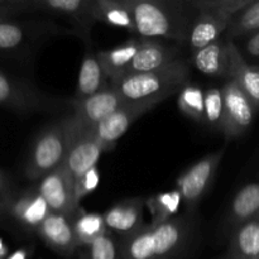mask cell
I'll return each mask as SVG.
<instances>
[{
	"label": "cell",
	"mask_w": 259,
	"mask_h": 259,
	"mask_svg": "<svg viewBox=\"0 0 259 259\" xmlns=\"http://www.w3.org/2000/svg\"><path fill=\"white\" fill-rule=\"evenodd\" d=\"M189 237L184 218H174L158 225H144L121 243L123 259H174L181 253Z\"/></svg>",
	"instance_id": "6da1fadb"
},
{
	"label": "cell",
	"mask_w": 259,
	"mask_h": 259,
	"mask_svg": "<svg viewBox=\"0 0 259 259\" xmlns=\"http://www.w3.org/2000/svg\"><path fill=\"white\" fill-rule=\"evenodd\" d=\"M136 24V33L144 37L166 38L177 42L189 39L191 23L181 3L163 0H125Z\"/></svg>",
	"instance_id": "7a4b0ae2"
},
{
	"label": "cell",
	"mask_w": 259,
	"mask_h": 259,
	"mask_svg": "<svg viewBox=\"0 0 259 259\" xmlns=\"http://www.w3.org/2000/svg\"><path fill=\"white\" fill-rule=\"evenodd\" d=\"M190 67L184 60H177L162 70L132 73L113 83L125 103H161L172 94L179 93L189 83Z\"/></svg>",
	"instance_id": "3957f363"
},
{
	"label": "cell",
	"mask_w": 259,
	"mask_h": 259,
	"mask_svg": "<svg viewBox=\"0 0 259 259\" xmlns=\"http://www.w3.org/2000/svg\"><path fill=\"white\" fill-rule=\"evenodd\" d=\"M78 129L80 123L71 114L40 132L30 151L27 176L32 180L42 179L62 166Z\"/></svg>",
	"instance_id": "277c9868"
},
{
	"label": "cell",
	"mask_w": 259,
	"mask_h": 259,
	"mask_svg": "<svg viewBox=\"0 0 259 259\" xmlns=\"http://www.w3.org/2000/svg\"><path fill=\"white\" fill-rule=\"evenodd\" d=\"M223 154L224 151L207 154L179 176L176 181V189L179 190L182 201L189 209L196 206L211 187L218 166L222 162Z\"/></svg>",
	"instance_id": "5b68a950"
},
{
	"label": "cell",
	"mask_w": 259,
	"mask_h": 259,
	"mask_svg": "<svg viewBox=\"0 0 259 259\" xmlns=\"http://www.w3.org/2000/svg\"><path fill=\"white\" fill-rule=\"evenodd\" d=\"M224 101V124L223 133L227 138L242 136L254 120L257 109L242 89L232 80L222 88Z\"/></svg>",
	"instance_id": "8992f818"
},
{
	"label": "cell",
	"mask_w": 259,
	"mask_h": 259,
	"mask_svg": "<svg viewBox=\"0 0 259 259\" xmlns=\"http://www.w3.org/2000/svg\"><path fill=\"white\" fill-rule=\"evenodd\" d=\"M38 192L47 202L51 212L72 217L80 209L76 202L75 184L65 164L40 179Z\"/></svg>",
	"instance_id": "52a82bcc"
},
{
	"label": "cell",
	"mask_w": 259,
	"mask_h": 259,
	"mask_svg": "<svg viewBox=\"0 0 259 259\" xmlns=\"http://www.w3.org/2000/svg\"><path fill=\"white\" fill-rule=\"evenodd\" d=\"M157 101L147 103H125L120 109L104 119L94 128V133L105 152L111 151L118 139L126 133L132 124L157 105Z\"/></svg>",
	"instance_id": "ba28073f"
},
{
	"label": "cell",
	"mask_w": 259,
	"mask_h": 259,
	"mask_svg": "<svg viewBox=\"0 0 259 259\" xmlns=\"http://www.w3.org/2000/svg\"><path fill=\"white\" fill-rule=\"evenodd\" d=\"M125 104L115 89L106 88L82 100L71 101L72 114L86 129H94L99 123Z\"/></svg>",
	"instance_id": "9c48e42d"
},
{
	"label": "cell",
	"mask_w": 259,
	"mask_h": 259,
	"mask_svg": "<svg viewBox=\"0 0 259 259\" xmlns=\"http://www.w3.org/2000/svg\"><path fill=\"white\" fill-rule=\"evenodd\" d=\"M104 152L105 149L95 137L94 129H86L80 124L78 133L76 134L63 163L70 172L73 184H76L90 169L96 167Z\"/></svg>",
	"instance_id": "30bf717a"
},
{
	"label": "cell",
	"mask_w": 259,
	"mask_h": 259,
	"mask_svg": "<svg viewBox=\"0 0 259 259\" xmlns=\"http://www.w3.org/2000/svg\"><path fill=\"white\" fill-rule=\"evenodd\" d=\"M0 105L18 110H58L62 103L47 98L39 91L12 81L0 72Z\"/></svg>",
	"instance_id": "8fae6325"
},
{
	"label": "cell",
	"mask_w": 259,
	"mask_h": 259,
	"mask_svg": "<svg viewBox=\"0 0 259 259\" xmlns=\"http://www.w3.org/2000/svg\"><path fill=\"white\" fill-rule=\"evenodd\" d=\"M72 217L51 212L37 229L39 237L51 249L66 257L72 255L78 248Z\"/></svg>",
	"instance_id": "7c38bea8"
},
{
	"label": "cell",
	"mask_w": 259,
	"mask_h": 259,
	"mask_svg": "<svg viewBox=\"0 0 259 259\" xmlns=\"http://www.w3.org/2000/svg\"><path fill=\"white\" fill-rule=\"evenodd\" d=\"M143 199H129L118 202L103 214L108 230L123 234L124 238L134 234L144 227Z\"/></svg>",
	"instance_id": "4fadbf2b"
},
{
	"label": "cell",
	"mask_w": 259,
	"mask_h": 259,
	"mask_svg": "<svg viewBox=\"0 0 259 259\" xmlns=\"http://www.w3.org/2000/svg\"><path fill=\"white\" fill-rule=\"evenodd\" d=\"M229 53V80L234 81L249 98L255 109H259V67L244 60L239 48L232 39H228Z\"/></svg>",
	"instance_id": "5bb4252c"
},
{
	"label": "cell",
	"mask_w": 259,
	"mask_h": 259,
	"mask_svg": "<svg viewBox=\"0 0 259 259\" xmlns=\"http://www.w3.org/2000/svg\"><path fill=\"white\" fill-rule=\"evenodd\" d=\"M176 56L177 51L175 48L168 47L157 40L143 39L141 48L126 70L125 76L132 73L153 72V71L162 70L177 61Z\"/></svg>",
	"instance_id": "9a60e30c"
},
{
	"label": "cell",
	"mask_w": 259,
	"mask_h": 259,
	"mask_svg": "<svg viewBox=\"0 0 259 259\" xmlns=\"http://www.w3.org/2000/svg\"><path fill=\"white\" fill-rule=\"evenodd\" d=\"M230 18L214 13H199L191 23L189 34L190 47L194 52L217 42L222 38L223 33L227 32Z\"/></svg>",
	"instance_id": "2e32d148"
},
{
	"label": "cell",
	"mask_w": 259,
	"mask_h": 259,
	"mask_svg": "<svg viewBox=\"0 0 259 259\" xmlns=\"http://www.w3.org/2000/svg\"><path fill=\"white\" fill-rule=\"evenodd\" d=\"M142 43L143 39H129L118 47L99 51L96 53L106 77L110 78L113 83L125 76L126 70L131 66L133 58L136 57Z\"/></svg>",
	"instance_id": "e0dca14e"
},
{
	"label": "cell",
	"mask_w": 259,
	"mask_h": 259,
	"mask_svg": "<svg viewBox=\"0 0 259 259\" xmlns=\"http://www.w3.org/2000/svg\"><path fill=\"white\" fill-rule=\"evenodd\" d=\"M30 5L40 12L70 18L86 33H89L91 25L95 22L91 10L93 0H42L32 3Z\"/></svg>",
	"instance_id": "ac0fdd59"
},
{
	"label": "cell",
	"mask_w": 259,
	"mask_h": 259,
	"mask_svg": "<svg viewBox=\"0 0 259 259\" xmlns=\"http://www.w3.org/2000/svg\"><path fill=\"white\" fill-rule=\"evenodd\" d=\"M228 38H220L217 42L192 53V63L201 73L215 77H229V53Z\"/></svg>",
	"instance_id": "d6986e66"
},
{
	"label": "cell",
	"mask_w": 259,
	"mask_h": 259,
	"mask_svg": "<svg viewBox=\"0 0 259 259\" xmlns=\"http://www.w3.org/2000/svg\"><path fill=\"white\" fill-rule=\"evenodd\" d=\"M106 75L91 46H86L76 86L75 100H82L106 89Z\"/></svg>",
	"instance_id": "ffe728a7"
},
{
	"label": "cell",
	"mask_w": 259,
	"mask_h": 259,
	"mask_svg": "<svg viewBox=\"0 0 259 259\" xmlns=\"http://www.w3.org/2000/svg\"><path fill=\"white\" fill-rule=\"evenodd\" d=\"M228 259H259V215L234 228Z\"/></svg>",
	"instance_id": "44dd1931"
},
{
	"label": "cell",
	"mask_w": 259,
	"mask_h": 259,
	"mask_svg": "<svg viewBox=\"0 0 259 259\" xmlns=\"http://www.w3.org/2000/svg\"><path fill=\"white\" fill-rule=\"evenodd\" d=\"M259 215V182H252L238 191L230 204L228 222L233 229Z\"/></svg>",
	"instance_id": "7402d4cb"
},
{
	"label": "cell",
	"mask_w": 259,
	"mask_h": 259,
	"mask_svg": "<svg viewBox=\"0 0 259 259\" xmlns=\"http://www.w3.org/2000/svg\"><path fill=\"white\" fill-rule=\"evenodd\" d=\"M91 10L95 22H103L111 27L136 33V24L125 0H93Z\"/></svg>",
	"instance_id": "603a6c76"
},
{
	"label": "cell",
	"mask_w": 259,
	"mask_h": 259,
	"mask_svg": "<svg viewBox=\"0 0 259 259\" xmlns=\"http://www.w3.org/2000/svg\"><path fill=\"white\" fill-rule=\"evenodd\" d=\"M12 212L23 225L38 229L51 214V210L37 190L20 196L13 204Z\"/></svg>",
	"instance_id": "cb8c5ba5"
},
{
	"label": "cell",
	"mask_w": 259,
	"mask_h": 259,
	"mask_svg": "<svg viewBox=\"0 0 259 259\" xmlns=\"http://www.w3.org/2000/svg\"><path fill=\"white\" fill-rule=\"evenodd\" d=\"M72 224L78 248H86L94 240L108 233L104 217L96 212H86L82 210L80 212L78 209L72 217Z\"/></svg>",
	"instance_id": "d4e9b609"
},
{
	"label": "cell",
	"mask_w": 259,
	"mask_h": 259,
	"mask_svg": "<svg viewBox=\"0 0 259 259\" xmlns=\"http://www.w3.org/2000/svg\"><path fill=\"white\" fill-rule=\"evenodd\" d=\"M181 201V194L177 189L161 192L147 200L146 204L152 214L151 225H158L174 219V215L179 211Z\"/></svg>",
	"instance_id": "484cf974"
},
{
	"label": "cell",
	"mask_w": 259,
	"mask_h": 259,
	"mask_svg": "<svg viewBox=\"0 0 259 259\" xmlns=\"http://www.w3.org/2000/svg\"><path fill=\"white\" fill-rule=\"evenodd\" d=\"M259 32V0L252 2L244 10L230 19L227 29L228 39L244 35L255 34Z\"/></svg>",
	"instance_id": "4316f807"
},
{
	"label": "cell",
	"mask_w": 259,
	"mask_h": 259,
	"mask_svg": "<svg viewBox=\"0 0 259 259\" xmlns=\"http://www.w3.org/2000/svg\"><path fill=\"white\" fill-rule=\"evenodd\" d=\"M179 109L189 118L197 121H204L205 114V91L195 85H185L177 96Z\"/></svg>",
	"instance_id": "83f0119b"
},
{
	"label": "cell",
	"mask_w": 259,
	"mask_h": 259,
	"mask_svg": "<svg viewBox=\"0 0 259 259\" xmlns=\"http://www.w3.org/2000/svg\"><path fill=\"white\" fill-rule=\"evenodd\" d=\"M253 0H199L190 2L187 5L194 8L199 13H214L232 19L234 15L244 10Z\"/></svg>",
	"instance_id": "f1b7e54d"
},
{
	"label": "cell",
	"mask_w": 259,
	"mask_h": 259,
	"mask_svg": "<svg viewBox=\"0 0 259 259\" xmlns=\"http://www.w3.org/2000/svg\"><path fill=\"white\" fill-rule=\"evenodd\" d=\"M204 121L212 129L223 131L224 124V101L222 89L209 88L205 91Z\"/></svg>",
	"instance_id": "f546056e"
},
{
	"label": "cell",
	"mask_w": 259,
	"mask_h": 259,
	"mask_svg": "<svg viewBox=\"0 0 259 259\" xmlns=\"http://www.w3.org/2000/svg\"><path fill=\"white\" fill-rule=\"evenodd\" d=\"M85 249L83 259H123L121 244L116 243L110 233L101 235Z\"/></svg>",
	"instance_id": "4dcf8cb0"
},
{
	"label": "cell",
	"mask_w": 259,
	"mask_h": 259,
	"mask_svg": "<svg viewBox=\"0 0 259 259\" xmlns=\"http://www.w3.org/2000/svg\"><path fill=\"white\" fill-rule=\"evenodd\" d=\"M24 29L15 23L0 22V50H12L22 45Z\"/></svg>",
	"instance_id": "1f68e13d"
},
{
	"label": "cell",
	"mask_w": 259,
	"mask_h": 259,
	"mask_svg": "<svg viewBox=\"0 0 259 259\" xmlns=\"http://www.w3.org/2000/svg\"><path fill=\"white\" fill-rule=\"evenodd\" d=\"M99 181H100V176H99V172L96 167H94L93 169L88 172V174L83 175L80 180L75 184V197L76 202L80 206V201L86 196V195L91 194L94 190L98 187Z\"/></svg>",
	"instance_id": "d6a6232c"
},
{
	"label": "cell",
	"mask_w": 259,
	"mask_h": 259,
	"mask_svg": "<svg viewBox=\"0 0 259 259\" xmlns=\"http://www.w3.org/2000/svg\"><path fill=\"white\" fill-rule=\"evenodd\" d=\"M245 52L250 57H259V32L248 37L247 43H245Z\"/></svg>",
	"instance_id": "836d02e7"
},
{
	"label": "cell",
	"mask_w": 259,
	"mask_h": 259,
	"mask_svg": "<svg viewBox=\"0 0 259 259\" xmlns=\"http://www.w3.org/2000/svg\"><path fill=\"white\" fill-rule=\"evenodd\" d=\"M7 259H28V250L27 249H18L10 255H8Z\"/></svg>",
	"instance_id": "e575fe53"
},
{
	"label": "cell",
	"mask_w": 259,
	"mask_h": 259,
	"mask_svg": "<svg viewBox=\"0 0 259 259\" xmlns=\"http://www.w3.org/2000/svg\"><path fill=\"white\" fill-rule=\"evenodd\" d=\"M8 258V248L5 243L0 239V259H7Z\"/></svg>",
	"instance_id": "d590c367"
},
{
	"label": "cell",
	"mask_w": 259,
	"mask_h": 259,
	"mask_svg": "<svg viewBox=\"0 0 259 259\" xmlns=\"http://www.w3.org/2000/svg\"><path fill=\"white\" fill-rule=\"evenodd\" d=\"M3 187H4V180H3L2 174H0V196H2L3 194Z\"/></svg>",
	"instance_id": "8d00e7d4"
},
{
	"label": "cell",
	"mask_w": 259,
	"mask_h": 259,
	"mask_svg": "<svg viewBox=\"0 0 259 259\" xmlns=\"http://www.w3.org/2000/svg\"><path fill=\"white\" fill-rule=\"evenodd\" d=\"M0 5H2V3H0ZM0 12H3V10H2V9H0Z\"/></svg>",
	"instance_id": "74e56055"
},
{
	"label": "cell",
	"mask_w": 259,
	"mask_h": 259,
	"mask_svg": "<svg viewBox=\"0 0 259 259\" xmlns=\"http://www.w3.org/2000/svg\"><path fill=\"white\" fill-rule=\"evenodd\" d=\"M227 259H228V258H227Z\"/></svg>",
	"instance_id": "f35d334b"
}]
</instances>
